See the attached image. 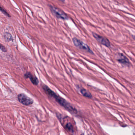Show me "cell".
Listing matches in <instances>:
<instances>
[{"instance_id": "6da1fadb", "label": "cell", "mask_w": 135, "mask_h": 135, "mask_svg": "<svg viewBox=\"0 0 135 135\" xmlns=\"http://www.w3.org/2000/svg\"><path fill=\"white\" fill-rule=\"evenodd\" d=\"M42 88L45 93L50 96L53 97L60 105L63 107L64 108L67 110L68 111L70 112L71 113H76L77 111L75 108L73 107L69 102L65 100L64 99L60 97L57 94H56L52 90L45 85L42 86Z\"/></svg>"}, {"instance_id": "7a4b0ae2", "label": "cell", "mask_w": 135, "mask_h": 135, "mask_svg": "<svg viewBox=\"0 0 135 135\" xmlns=\"http://www.w3.org/2000/svg\"><path fill=\"white\" fill-rule=\"evenodd\" d=\"M49 8L50 11H51L53 14L56 18L64 20H67L68 19L67 15L65 14V12L62 11L61 10L51 5H50Z\"/></svg>"}, {"instance_id": "3957f363", "label": "cell", "mask_w": 135, "mask_h": 135, "mask_svg": "<svg viewBox=\"0 0 135 135\" xmlns=\"http://www.w3.org/2000/svg\"><path fill=\"white\" fill-rule=\"evenodd\" d=\"M73 41L74 46L76 47H77L82 50H84L85 51L91 54H93V52L90 49V47L87 44L84 43L83 41L79 40V39L74 37L73 39Z\"/></svg>"}, {"instance_id": "277c9868", "label": "cell", "mask_w": 135, "mask_h": 135, "mask_svg": "<svg viewBox=\"0 0 135 135\" xmlns=\"http://www.w3.org/2000/svg\"><path fill=\"white\" fill-rule=\"evenodd\" d=\"M18 99L20 103L25 105H30L33 103V100L24 93L19 94L18 96Z\"/></svg>"}, {"instance_id": "5b68a950", "label": "cell", "mask_w": 135, "mask_h": 135, "mask_svg": "<svg viewBox=\"0 0 135 135\" xmlns=\"http://www.w3.org/2000/svg\"><path fill=\"white\" fill-rule=\"evenodd\" d=\"M92 35L95 39L101 44L104 45L106 47H110V42L108 39L100 35L95 32H92Z\"/></svg>"}, {"instance_id": "8992f818", "label": "cell", "mask_w": 135, "mask_h": 135, "mask_svg": "<svg viewBox=\"0 0 135 135\" xmlns=\"http://www.w3.org/2000/svg\"><path fill=\"white\" fill-rule=\"evenodd\" d=\"M116 60L120 63L125 66H129L130 65L129 60L123 53H118Z\"/></svg>"}, {"instance_id": "52a82bcc", "label": "cell", "mask_w": 135, "mask_h": 135, "mask_svg": "<svg viewBox=\"0 0 135 135\" xmlns=\"http://www.w3.org/2000/svg\"><path fill=\"white\" fill-rule=\"evenodd\" d=\"M25 77L27 79H29L31 81L34 85H37L39 84V81L37 77L34 76L30 72L27 73L24 75Z\"/></svg>"}, {"instance_id": "ba28073f", "label": "cell", "mask_w": 135, "mask_h": 135, "mask_svg": "<svg viewBox=\"0 0 135 135\" xmlns=\"http://www.w3.org/2000/svg\"><path fill=\"white\" fill-rule=\"evenodd\" d=\"M80 92L84 96L88 97V98H91L92 97V95L90 92L88 90L83 88H81Z\"/></svg>"}, {"instance_id": "9c48e42d", "label": "cell", "mask_w": 135, "mask_h": 135, "mask_svg": "<svg viewBox=\"0 0 135 135\" xmlns=\"http://www.w3.org/2000/svg\"><path fill=\"white\" fill-rule=\"evenodd\" d=\"M65 128H66L67 130L70 132H74V129L73 128V125L71 123H67L66 124V125L65 126Z\"/></svg>"}, {"instance_id": "30bf717a", "label": "cell", "mask_w": 135, "mask_h": 135, "mask_svg": "<svg viewBox=\"0 0 135 135\" xmlns=\"http://www.w3.org/2000/svg\"><path fill=\"white\" fill-rule=\"evenodd\" d=\"M4 38L7 41H9L12 40V36L8 32H6L4 35Z\"/></svg>"}, {"instance_id": "8fae6325", "label": "cell", "mask_w": 135, "mask_h": 135, "mask_svg": "<svg viewBox=\"0 0 135 135\" xmlns=\"http://www.w3.org/2000/svg\"><path fill=\"white\" fill-rule=\"evenodd\" d=\"M0 11L3 13V14H4V15L7 16L8 17H10V16L9 15V14L7 12V11L6 10H5L3 9V8L2 7V6H0Z\"/></svg>"}, {"instance_id": "7c38bea8", "label": "cell", "mask_w": 135, "mask_h": 135, "mask_svg": "<svg viewBox=\"0 0 135 135\" xmlns=\"http://www.w3.org/2000/svg\"><path fill=\"white\" fill-rule=\"evenodd\" d=\"M0 49L3 52H7V49L6 48V47L3 46L2 44H0Z\"/></svg>"}, {"instance_id": "4fadbf2b", "label": "cell", "mask_w": 135, "mask_h": 135, "mask_svg": "<svg viewBox=\"0 0 135 135\" xmlns=\"http://www.w3.org/2000/svg\"><path fill=\"white\" fill-rule=\"evenodd\" d=\"M133 39H134L135 40V36H133Z\"/></svg>"}]
</instances>
